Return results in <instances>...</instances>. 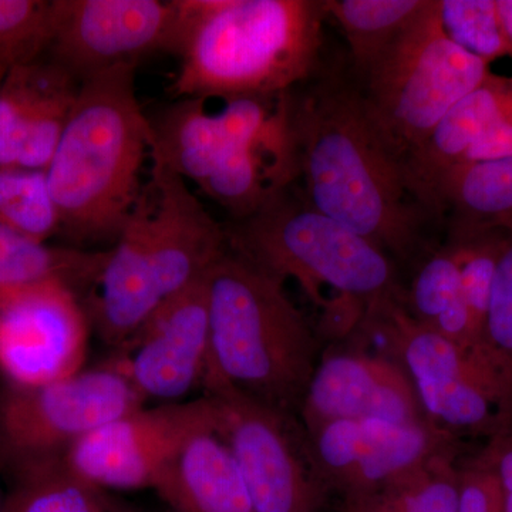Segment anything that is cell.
<instances>
[{
	"label": "cell",
	"mask_w": 512,
	"mask_h": 512,
	"mask_svg": "<svg viewBox=\"0 0 512 512\" xmlns=\"http://www.w3.org/2000/svg\"><path fill=\"white\" fill-rule=\"evenodd\" d=\"M291 126L305 201L394 262L416 255L434 218L367 121L356 83L325 80L299 96L292 90Z\"/></svg>",
	"instance_id": "1"
},
{
	"label": "cell",
	"mask_w": 512,
	"mask_h": 512,
	"mask_svg": "<svg viewBox=\"0 0 512 512\" xmlns=\"http://www.w3.org/2000/svg\"><path fill=\"white\" fill-rule=\"evenodd\" d=\"M175 99L291 92L316 69L326 12L318 0H177Z\"/></svg>",
	"instance_id": "2"
},
{
	"label": "cell",
	"mask_w": 512,
	"mask_h": 512,
	"mask_svg": "<svg viewBox=\"0 0 512 512\" xmlns=\"http://www.w3.org/2000/svg\"><path fill=\"white\" fill-rule=\"evenodd\" d=\"M291 92L225 99L220 109L208 99L175 101L150 120L151 163L198 185L231 221L244 220L296 180Z\"/></svg>",
	"instance_id": "3"
},
{
	"label": "cell",
	"mask_w": 512,
	"mask_h": 512,
	"mask_svg": "<svg viewBox=\"0 0 512 512\" xmlns=\"http://www.w3.org/2000/svg\"><path fill=\"white\" fill-rule=\"evenodd\" d=\"M136 69L124 64L82 82L47 167L60 232L73 241H116L143 192L153 128L137 99Z\"/></svg>",
	"instance_id": "4"
},
{
	"label": "cell",
	"mask_w": 512,
	"mask_h": 512,
	"mask_svg": "<svg viewBox=\"0 0 512 512\" xmlns=\"http://www.w3.org/2000/svg\"><path fill=\"white\" fill-rule=\"evenodd\" d=\"M210 356L205 380L298 417L318 366V338L285 284L227 247L207 274Z\"/></svg>",
	"instance_id": "5"
},
{
	"label": "cell",
	"mask_w": 512,
	"mask_h": 512,
	"mask_svg": "<svg viewBox=\"0 0 512 512\" xmlns=\"http://www.w3.org/2000/svg\"><path fill=\"white\" fill-rule=\"evenodd\" d=\"M227 244L279 281L298 282L320 309L325 291L365 302L403 296L396 262L362 235L311 207L291 188L244 220L224 225Z\"/></svg>",
	"instance_id": "6"
},
{
	"label": "cell",
	"mask_w": 512,
	"mask_h": 512,
	"mask_svg": "<svg viewBox=\"0 0 512 512\" xmlns=\"http://www.w3.org/2000/svg\"><path fill=\"white\" fill-rule=\"evenodd\" d=\"M355 335L377 340V353L402 366L430 423L457 437L507 436L512 369L487 346L461 348L421 325L404 308L403 296L372 303Z\"/></svg>",
	"instance_id": "7"
},
{
	"label": "cell",
	"mask_w": 512,
	"mask_h": 512,
	"mask_svg": "<svg viewBox=\"0 0 512 512\" xmlns=\"http://www.w3.org/2000/svg\"><path fill=\"white\" fill-rule=\"evenodd\" d=\"M488 73V64L448 39L437 0H429L355 83L367 121L404 170L448 111Z\"/></svg>",
	"instance_id": "8"
},
{
	"label": "cell",
	"mask_w": 512,
	"mask_h": 512,
	"mask_svg": "<svg viewBox=\"0 0 512 512\" xmlns=\"http://www.w3.org/2000/svg\"><path fill=\"white\" fill-rule=\"evenodd\" d=\"M143 406L146 400L113 360L56 382H5L0 387V471L12 478L63 460L97 427Z\"/></svg>",
	"instance_id": "9"
},
{
	"label": "cell",
	"mask_w": 512,
	"mask_h": 512,
	"mask_svg": "<svg viewBox=\"0 0 512 512\" xmlns=\"http://www.w3.org/2000/svg\"><path fill=\"white\" fill-rule=\"evenodd\" d=\"M202 394L210 399L215 429L231 448L256 512H325L330 494L298 417L220 380H205Z\"/></svg>",
	"instance_id": "10"
},
{
	"label": "cell",
	"mask_w": 512,
	"mask_h": 512,
	"mask_svg": "<svg viewBox=\"0 0 512 512\" xmlns=\"http://www.w3.org/2000/svg\"><path fill=\"white\" fill-rule=\"evenodd\" d=\"M177 26V0H52L47 52L82 83L150 53H173Z\"/></svg>",
	"instance_id": "11"
},
{
	"label": "cell",
	"mask_w": 512,
	"mask_h": 512,
	"mask_svg": "<svg viewBox=\"0 0 512 512\" xmlns=\"http://www.w3.org/2000/svg\"><path fill=\"white\" fill-rule=\"evenodd\" d=\"M214 420L207 396L140 407L97 427L63 457L86 483L107 491L153 490L161 470L194 431Z\"/></svg>",
	"instance_id": "12"
},
{
	"label": "cell",
	"mask_w": 512,
	"mask_h": 512,
	"mask_svg": "<svg viewBox=\"0 0 512 512\" xmlns=\"http://www.w3.org/2000/svg\"><path fill=\"white\" fill-rule=\"evenodd\" d=\"M305 433L320 480L340 500L379 490L431 458L457 454L458 437L429 420L333 421Z\"/></svg>",
	"instance_id": "13"
},
{
	"label": "cell",
	"mask_w": 512,
	"mask_h": 512,
	"mask_svg": "<svg viewBox=\"0 0 512 512\" xmlns=\"http://www.w3.org/2000/svg\"><path fill=\"white\" fill-rule=\"evenodd\" d=\"M207 274L161 302L113 357L146 403L185 402L202 390L210 356Z\"/></svg>",
	"instance_id": "14"
},
{
	"label": "cell",
	"mask_w": 512,
	"mask_h": 512,
	"mask_svg": "<svg viewBox=\"0 0 512 512\" xmlns=\"http://www.w3.org/2000/svg\"><path fill=\"white\" fill-rule=\"evenodd\" d=\"M92 329L82 299L46 285L0 299V375L36 386L84 369Z\"/></svg>",
	"instance_id": "15"
},
{
	"label": "cell",
	"mask_w": 512,
	"mask_h": 512,
	"mask_svg": "<svg viewBox=\"0 0 512 512\" xmlns=\"http://www.w3.org/2000/svg\"><path fill=\"white\" fill-rule=\"evenodd\" d=\"M298 419L305 431L333 421L427 420L402 366L362 349L326 353L319 360Z\"/></svg>",
	"instance_id": "16"
},
{
	"label": "cell",
	"mask_w": 512,
	"mask_h": 512,
	"mask_svg": "<svg viewBox=\"0 0 512 512\" xmlns=\"http://www.w3.org/2000/svg\"><path fill=\"white\" fill-rule=\"evenodd\" d=\"M80 87L53 60L10 67L0 84V165L46 171Z\"/></svg>",
	"instance_id": "17"
},
{
	"label": "cell",
	"mask_w": 512,
	"mask_h": 512,
	"mask_svg": "<svg viewBox=\"0 0 512 512\" xmlns=\"http://www.w3.org/2000/svg\"><path fill=\"white\" fill-rule=\"evenodd\" d=\"M151 252L161 301L202 278L227 249L218 224L192 194L187 181L164 165L151 163Z\"/></svg>",
	"instance_id": "18"
},
{
	"label": "cell",
	"mask_w": 512,
	"mask_h": 512,
	"mask_svg": "<svg viewBox=\"0 0 512 512\" xmlns=\"http://www.w3.org/2000/svg\"><path fill=\"white\" fill-rule=\"evenodd\" d=\"M150 221L151 197L146 184L110 248L96 288L83 302L97 335L117 349L163 302L154 272Z\"/></svg>",
	"instance_id": "19"
},
{
	"label": "cell",
	"mask_w": 512,
	"mask_h": 512,
	"mask_svg": "<svg viewBox=\"0 0 512 512\" xmlns=\"http://www.w3.org/2000/svg\"><path fill=\"white\" fill-rule=\"evenodd\" d=\"M153 490L170 512H256L231 448L215 429V420L181 444Z\"/></svg>",
	"instance_id": "20"
},
{
	"label": "cell",
	"mask_w": 512,
	"mask_h": 512,
	"mask_svg": "<svg viewBox=\"0 0 512 512\" xmlns=\"http://www.w3.org/2000/svg\"><path fill=\"white\" fill-rule=\"evenodd\" d=\"M110 249L55 247L0 225V299L60 285L82 299L96 288Z\"/></svg>",
	"instance_id": "21"
},
{
	"label": "cell",
	"mask_w": 512,
	"mask_h": 512,
	"mask_svg": "<svg viewBox=\"0 0 512 512\" xmlns=\"http://www.w3.org/2000/svg\"><path fill=\"white\" fill-rule=\"evenodd\" d=\"M433 214L448 215L450 238L512 227V157L454 168L434 192Z\"/></svg>",
	"instance_id": "22"
},
{
	"label": "cell",
	"mask_w": 512,
	"mask_h": 512,
	"mask_svg": "<svg viewBox=\"0 0 512 512\" xmlns=\"http://www.w3.org/2000/svg\"><path fill=\"white\" fill-rule=\"evenodd\" d=\"M403 305L421 325L461 348L481 345L461 295L460 259L454 242L447 241L424 261L409 291L404 292Z\"/></svg>",
	"instance_id": "23"
},
{
	"label": "cell",
	"mask_w": 512,
	"mask_h": 512,
	"mask_svg": "<svg viewBox=\"0 0 512 512\" xmlns=\"http://www.w3.org/2000/svg\"><path fill=\"white\" fill-rule=\"evenodd\" d=\"M429 0H323L326 18L342 29L359 79L426 8Z\"/></svg>",
	"instance_id": "24"
},
{
	"label": "cell",
	"mask_w": 512,
	"mask_h": 512,
	"mask_svg": "<svg viewBox=\"0 0 512 512\" xmlns=\"http://www.w3.org/2000/svg\"><path fill=\"white\" fill-rule=\"evenodd\" d=\"M0 512H113L117 500L73 474L63 460L29 468L10 478Z\"/></svg>",
	"instance_id": "25"
},
{
	"label": "cell",
	"mask_w": 512,
	"mask_h": 512,
	"mask_svg": "<svg viewBox=\"0 0 512 512\" xmlns=\"http://www.w3.org/2000/svg\"><path fill=\"white\" fill-rule=\"evenodd\" d=\"M0 225L45 242L60 232L46 171L0 165Z\"/></svg>",
	"instance_id": "26"
},
{
	"label": "cell",
	"mask_w": 512,
	"mask_h": 512,
	"mask_svg": "<svg viewBox=\"0 0 512 512\" xmlns=\"http://www.w3.org/2000/svg\"><path fill=\"white\" fill-rule=\"evenodd\" d=\"M443 32L454 45L488 64L512 56L497 0H437Z\"/></svg>",
	"instance_id": "27"
},
{
	"label": "cell",
	"mask_w": 512,
	"mask_h": 512,
	"mask_svg": "<svg viewBox=\"0 0 512 512\" xmlns=\"http://www.w3.org/2000/svg\"><path fill=\"white\" fill-rule=\"evenodd\" d=\"M507 229H483L464 237L450 238L460 259L461 295L470 312L474 333L483 345L485 322L490 306L498 261L503 254Z\"/></svg>",
	"instance_id": "28"
},
{
	"label": "cell",
	"mask_w": 512,
	"mask_h": 512,
	"mask_svg": "<svg viewBox=\"0 0 512 512\" xmlns=\"http://www.w3.org/2000/svg\"><path fill=\"white\" fill-rule=\"evenodd\" d=\"M52 0H0V62L8 69L47 52Z\"/></svg>",
	"instance_id": "29"
},
{
	"label": "cell",
	"mask_w": 512,
	"mask_h": 512,
	"mask_svg": "<svg viewBox=\"0 0 512 512\" xmlns=\"http://www.w3.org/2000/svg\"><path fill=\"white\" fill-rule=\"evenodd\" d=\"M457 454L431 458L399 480L390 483L402 498L407 512H458L460 467Z\"/></svg>",
	"instance_id": "30"
},
{
	"label": "cell",
	"mask_w": 512,
	"mask_h": 512,
	"mask_svg": "<svg viewBox=\"0 0 512 512\" xmlns=\"http://www.w3.org/2000/svg\"><path fill=\"white\" fill-rule=\"evenodd\" d=\"M484 342L501 362L512 369V227L507 228L503 254L495 272Z\"/></svg>",
	"instance_id": "31"
},
{
	"label": "cell",
	"mask_w": 512,
	"mask_h": 512,
	"mask_svg": "<svg viewBox=\"0 0 512 512\" xmlns=\"http://www.w3.org/2000/svg\"><path fill=\"white\" fill-rule=\"evenodd\" d=\"M503 507L497 478L478 460L460 468V507L458 512H498Z\"/></svg>",
	"instance_id": "32"
},
{
	"label": "cell",
	"mask_w": 512,
	"mask_h": 512,
	"mask_svg": "<svg viewBox=\"0 0 512 512\" xmlns=\"http://www.w3.org/2000/svg\"><path fill=\"white\" fill-rule=\"evenodd\" d=\"M512 157V101L493 126L468 150L463 164ZM461 164V165H463ZM460 167V165H458Z\"/></svg>",
	"instance_id": "33"
},
{
	"label": "cell",
	"mask_w": 512,
	"mask_h": 512,
	"mask_svg": "<svg viewBox=\"0 0 512 512\" xmlns=\"http://www.w3.org/2000/svg\"><path fill=\"white\" fill-rule=\"evenodd\" d=\"M340 512H406V508L393 485L387 484L372 493L342 498Z\"/></svg>",
	"instance_id": "34"
},
{
	"label": "cell",
	"mask_w": 512,
	"mask_h": 512,
	"mask_svg": "<svg viewBox=\"0 0 512 512\" xmlns=\"http://www.w3.org/2000/svg\"><path fill=\"white\" fill-rule=\"evenodd\" d=\"M497 5L505 36L512 47V0H497Z\"/></svg>",
	"instance_id": "35"
},
{
	"label": "cell",
	"mask_w": 512,
	"mask_h": 512,
	"mask_svg": "<svg viewBox=\"0 0 512 512\" xmlns=\"http://www.w3.org/2000/svg\"><path fill=\"white\" fill-rule=\"evenodd\" d=\"M501 498H503V511L512 512V493L501 494Z\"/></svg>",
	"instance_id": "36"
},
{
	"label": "cell",
	"mask_w": 512,
	"mask_h": 512,
	"mask_svg": "<svg viewBox=\"0 0 512 512\" xmlns=\"http://www.w3.org/2000/svg\"><path fill=\"white\" fill-rule=\"evenodd\" d=\"M113 512H140V511H137L136 508L128 507V505L120 503V501H117L116 507H114Z\"/></svg>",
	"instance_id": "37"
},
{
	"label": "cell",
	"mask_w": 512,
	"mask_h": 512,
	"mask_svg": "<svg viewBox=\"0 0 512 512\" xmlns=\"http://www.w3.org/2000/svg\"><path fill=\"white\" fill-rule=\"evenodd\" d=\"M8 67L5 66L2 62H0V84H2L3 77L8 73Z\"/></svg>",
	"instance_id": "38"
},
{
	"label": "cell",
	"mask_w": 512,
	"mask_h": 512,
	"mask_svg": "<svg viewBox=\"0 0 512 512\" xmlns=\"http://www.w3.org/2000/svg\"><path fill=\"white\" fill-rule=\"evenodd\" d=\"M2 505H3V497H2V494H0V511H2Z\"/></svg>",
	"instance_id": "39"
},
{
	"label": "cell",
	"mask_w": 512,
	"mask_h": 512,
	"mask_svg": "<svg viewBox=\"0 0 512 512\" xmlns=\"http://www.w3.org/2000/svg\"><path fill=\"white\" fill-rule=\"evenodd\" d=\"M498 512H504V511H503V507H501V510H500V511H498Z\"/></svg>",
	"instance_id": "40"
}]
</instances>
